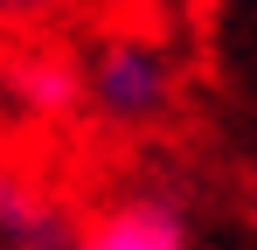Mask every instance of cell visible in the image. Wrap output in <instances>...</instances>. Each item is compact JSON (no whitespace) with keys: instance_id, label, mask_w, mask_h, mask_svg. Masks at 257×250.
<instances>
[{"instance_id":"obj_1","label":"cell","mask_w":257,"mask_h":250,"mask_svg":"<svg viewBox=\"0 0 257 250\" xmlns=\"http://www.w3.org/2000/svg\"><path fill=\"white\" fill-rule=\"evenodd\" d=\"M84 83V104L111 125H160L174 111V90H181V70H174L167 42H153L146 28H111L97 35L90 63L77 70Z\"/></svg>"},{"instance_id":"obj_5","label":"cell","mask_w":257,"mask_h":250,"mask_svg":"<svg viewBox=\"0 0 257 250\" xmlns=\"http://www.w3.org/2000/svg\"><path fill=\"white\" fill-rule=\"evenodd\" d=\"M70 7H84V0H0V28H42Z\"/></svg>"},{"instance_id":"obj_3","label":"cell","mask_w":257,"mask_h":250,"mask_svg":"<svg viewBox=\"0 0 257 250\" xmlns=\"http://www.w3.org/2000/svg\"><path fill=\"white\" fill-rule=\"evenodd\" d=\"M0 250H70V215L14 167H0Z\"/></svg>"},{"instance_id":"obj_4","label":"cell","mask_w":257,"mask_h":250,"mask_svg":"<svg viewBox=\"0 0 257 250\" xmlns=\"http://www.w3.org/2000/svg\"><path fill=\"white\" fill-rule=\"evenodd\" d=\"M14 83H21V104L42 111V118L84 111V83H77V63L70 56H21L14 63Z\"/></svg>"},{"instance_id":"obj_2","label":"cell","mask_w":257,"mask_h":250,"mask_svg":"<svg viewBox=\"0 0 257 250\" xmlns=\"http://www.w3.org/2000/svg\"><path fill=\"white\" fill-rule=\"evenodd\" d=\"M70 250H188V222L160 195H118L70 222Z\"/></svg>"}]
</instances>
